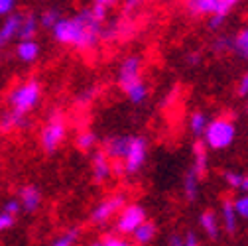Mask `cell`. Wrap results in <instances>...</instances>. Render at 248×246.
<instances>
[{
    "instance_id": "6da1fadb",
    "label": "cell",
    "mask_w": 248,
    "mask_h": 246,
    "mask_svg": "<svg viewBox=\"0 0 248 246\" xmlns=\"http://www.w3.org/2000/svg\"><path fill=\"white\" fill-rule=\"evenodd\" d=\"M51 32L59 44L73 46L79 51H91L103 40V22L93 16L91 8H83L73 18L61 16L51 28Z\"/></svg>"
},
{
    "instance_id": "7a4b0ae2",
    "label": "cell",
    "mask_w": 248,
    "mask_h": 246,
    "mask_svg": "<svg viewBox=\"0 0 248 246\" xmlns=\"http://www.w3.org/2000/svg\"><path fill=\"white\" fill-rule=\"evenodd\" d=\"M40 97H42V85L36 79H28V81L14 85L8 91L6 101H8V107L12 110L28 114L30 110L36 108V105L40 103Z\"/></svg>"
},
{
    "instance_id": "3957f363",
    "label": "cell",
    "mask_w": 248,
    "mask_h": 246,
    "mask_svg": "<svg viewBox=\"0 0 248 246\" xmlns=\"http://www.w3.org/2000/svg\"><path fill=\"white\" fill-rule=\"evenodd\" d=\"M236 138V126L231 118H215L209 120V124L203 132L205 146L211 150H225L232 146Z\"/></svg>"
},
{
    "instance_id": "277c9868",
    "label": "cell",
    "mask_w": 248,
    "mask_h": 246,
    "mask_svg": "<svg viewBox=\"0 0 248 246\" xmlns=\"http://www.w3.org/2000/svg\"><path fill=\"white\" fill-rule=\"evenodd\" d=\"M67 136V122H65V116L61 110H53L47 120H46V126L42 128V134H40V142H42V148L44 152L47 154H53L61 142L65 140Z\"/></svg>"
},
{
    "instance_id": "5b68a950",
    "label": "cell",
    "mask_w": 248,
    "mask_h": 246,
    "mask_svg": "<svg viewBox=\"0 0 248 246\" xmlns=\"http://www.w3.org/2000/svg\"><path fill=\"white\" fill-rule=\"evenodd\" d=\"M146 156H148V142L142 136H130L128 142V150L122 158V166H124V173L126 175H136L142 166L146 164Z\"/></svg>"
},
{
    "instance_id": "8992f818",
    "label": "cell",
    "mask_w": 248,
    "mask_h": 246,
    "mask_svg": "<svg viewBox=\"0 0 248 246\" xmlns=\"http://www.w3.org/2000/svg\"><path fill=\"white\" fill-rule=\"evenodd\" d=\"M146 219V211L142 205L132 203V205H124L118 211V221H116V232L122 236H128L134 232V229Z\"/></svg>"
},
{
    "instance_id": "52a82bcc",
    "label": "cell",
    "mask_w": 248,
    "mask_h": 246,
    "mask_svg": "<svg viewBox=\"0 0 248 246\" xmlns=\"http://www.w3.org/2000/svg\"><path fill=\"white\" fill-rule=\"evenodd\" d=\"M116 79H118V85L122 91H126L128 87L140 83L142 81V57L140 55H128L126 59H122Z\"/></svg>"
},
{
    "instance_id": "ba28073f",
    "label": "cell",
    "mask_w": 248,
    "mask_h": 246,
    "mask_svg": "<svg viewBox=\"0 0 248 246\" xmlns=\"http://www.w3.org/2000/svg\"><path fill=\"white\" fill-rule=\"evenodd\" d=\"M126 205V197L124 195H112L108 199H103L91 213V223L93 225H105L108 223L114 215H118V211Z\"/></svg>"
},
{
    "instance_id": "9c48e42d",
    "label": "cell",
    "mask_w": 248,
    "mask_h": 246,
    "mask_svg": "<svg viewBox=\"0 0 248 246\" xmlns=\"http://www.w3.org/2000/svg\"><path fill=\"white\" fill-rule=\"evenodd\" d=\"M185 8L191 16H227L219 0H185Z\"/></svg>"
},
{
    "instance_id": "30bf717a",
    "label": "cell",
    "mask_w": 248,
    "mask_h": 246,
    "mask_svg": "<svg viewBox=\"0 0 248 246\" xmlns=\"http://www.w3.org/2000/svg\"><path fill=\"white\" fill-rule=\"evenodd\" d=\"M91 169H93V179L97 183H105L112 169H110V158L105 154V150H97L93 154V164H91Z\"/></svg>"
},
{
    "instance_id": "8fae6325",
    "label": "cell",
    "mask_w": 248,
    "mask_h": 246,
    "mask_svg": "<svg viewBox=\"0 0 248 246\" xmlns=\"http://www.w3.org/2000/svg\"><path fill=\"white\" fill-rule=\"evenodd\" d=\"M128 142H130V136H110L103 142V150L110 160H122L128 150Z\"/></svg>"
},
{
    "instance_id": "7c38bea8",
    "label": "cell",
    "mask_w": 248,
    "mask_h": 246,
    "mask_svg": "<svg viewBox=\"0 0 248 246\" xmlns=\"http://www.w3.org/2000/svg\"><path fill=\"white\" fill-rule=\"evenodd\" d=\"M201 175L191 168L187 173L183 175V197L187 203H195L199 197V189H201Z\"/></svg>"
},
{
    "instance_id": "4fadbf2b",
    "label": "cell",
    "mask_w": 248,
    "mask_h": 246,
    "mask_svg": "<svg viewBox=\"0 0 248 246\" xmlns=\"http://www.w3.org/2000/svg\"><path fill=\"white\" fill-rule=\"evenodd\" d=\"M18 201H20V207L28 213H34L38 211L40 203H42V193L36 185H26L20 189V195H18Z\"/></svg>"
},
{
    "instance_id": "5bb4252c",
    "label": "cell",
    "mask_w": 248,
    "mask_h": 246,
    "mask_svg": "<svg viewBox=\"0 0 248 246\" xmlns=\"http://www.w3.org/2000/svg\"><path fill=\"white\" fill-rule=\"evenodd\" d=\"M221 221H223V227H225L227 234L234 238V234L238 231V215H236L234 205H232L231 199H225L223 205H221Z\"/></svg>"
},
{
    "instance_id": "9a60e30c",
    "label": "cell",
    "mask_w": 248,
    "mask_h": 246,
    "mask_svg": "<svg viewBox=\"0 0 248 246\" xmlns=\"http://www.w3.org/2000/svg\"><path fill=\"white\" fill-rule=\"evenodd\" d=\"M199 225H201V229H203V232L207 234L209 240H219L221 238V223H219L217 213H213V211L201 213Z\"/></svg>"
},
{
    "instance_id": "2e32d148",
    "label": "cell",
    "mask_w": 248,
    "mask_h": 246,
    "mask_svg": "<svg viewBox=\"0 0 248 246\" xmlns=\"http://www.w3.org/2000/svg\"><path fill=\"white\" fill-rule=\"evenodd\" d=\"M130 236L134 238V244H150V242L156 240V236H158V227H156V223H154V221L144 219L134 229V232Z\"/></svg>"
},
{
    "instance_id": "e0dca14e",
    "label": "cell",
    "mask_w": 248,
    "mask_h": 246,
    "mask_svg": "<svg viewBox=\"0 0 248 246\" xmlns=\"http://www.w3.org/2000/svg\"><path fill=\"white\" fill-rule=\"evenodd\" d=\"M30 124L28 122V114L18 112V110H8L0 118V130L2 132H12L16 128H26Z\"/></svg>"
},
{
    "instance_id": "ac0fdd59",
    "label": "cell",
    "mask_w": 248,
    "mask_h": 246,
    "mask_svg": "<svg viewBox=\"0 0 248 246\" xmlns=\"http://www.w3.org/2000/svg\"><path fill=\"white\" fill-rule=\"evenodd\" d=\"M16 55L24 61V63H32V61L40 55V46L32 40H20V44L16 46Z\"/></svg>"
},
{
    "instance_id": "d6986e66",
    "label": "cell",
    "mask_w": 248,
    "mask_h": 246,
    "mask_svg": "<svg viewBox=\"0 0 248 246\" xmlns=\"http://www.w3.org/2000/svg\"><path fill=\"white\" fill-rule=\"evenodd\" d=\"M236 57L248 61V26H244L240 32L232 38V49H231Z\"/></svg>"
},
{
    "instance_id": "ffe728a7",
    "label": "cell",
    "mask_w": 248,
    "mask_h": 246,
    "mask_svg": "<svg viewBox=\"0 0 248 246\" xmlns=\"http://www.w3.org/2000/svg\"><path fill=\"white\" fill-rule=\"evenodd\" d=\"M193 169L201 177L207 173V146H205V142L193 144Z\"/></svg>"
},
{
    "instance_id": "44dd1931",
    "label": "cell",
    "mask_w": 248,
    "mask_h": 246,
    "mask_svg": "<svg viewBox=\"0 0 248 246\" xmlns=\"http://www.w3.org/2000/svg\"><path fill=\"white\" fill-rule=\"evenodd\" d=\"M20 22H22V16H20V14H12V16L6 18V22L2 24V28H0V38L4 40V44L18 36Z\"/></svg>"
},
{
    "instance_id": "7402d4cb",
    "label": "cell",
    "mask_w": 248,
    "mask_h": 246,
    "mask_svg": "<svg viewBox=\"0 0 248 246\" xmlns=\"http://www.w3.org/2000/svg\"><path fill=\"white\" fill-rule=\"evenodd\" d=\"M38 32V20L34 14H28V16H22V22H20V30H18V38L20 40H32Z\"/></svg>"
},
{
    "instance_id": "603a6c76",
    "label": "cell",
    "mask_w": 248,
    "mask_h": 246,
    "mask_svg": "<svg viewBox=\"0 0 248 246\" xmlns=\"http://www.w3.org/2000/svg\"><path fill=\"white\" fill-rule=\"evenodd\" d=\"M207 124H209V116H207L205 112H201V110H195V112L189 116V130H191V134H193L195 138H201V136H203Z\"/></svg>"
},
{
    "instance_id": "cb8c5ba5",
    "label": "cell",
    "mask_w": 248,
    "mask_h": 246,
    "mask_svg": "<svg viewBox=\"0 0 248 246\" xmlns=\"http://www.w3.org/2000/svg\"><path fill=\"white\" fill-rule=\"evenodd\" d=\"M79 236H81V229H69V231H65L63 234H61L59 238H55L53 244L55 246H73L79 240Z\"/></svg>"
},
{
    "instance_id": "d4e9b609",
    "label": "cell",
    "mask_w": 248,
    "mask_h": 246,
    "mask_svg": "<svg viewBox=\"0 0 248 246\" xmlns=\"http://www.w3.org/2000/svg\"><path fill=\"white\" fill-rule=\"evenodd\" d=\"M95 144H97V136H95V132H91V130H83V132L77 136V146H79V150H83V152L93 150V148H95Z\"/></svg>"
},
{
    "instance_id": "484cf974",
    "label": "cell",
    "mask_w": 248,
    "mask_h": 246,
    "mask_svg": "<svg viewBox=\"0 0 248 246\" xmlns=\"http://www.w3.org/2000/svg\"><path fill=\"white\" fill-rule=\"evenodd\" d=\"M231 49H232V38L231 36H227V34L217 36V40L213 42V51L215 53L223 55V53H229Z\"/></svg>"
},
{
    "instance_id": "4316f807",
    "label": "cell",
    "mask_w": 248,
    "mask_h": 246,
    "mask_svg": "<svg viewBox=\"0 0 248 246\" xmlns=\"http://www.w3.org/2000/svg\"><path fill=\"white\" fill-rule=\"evenodd\" d=\"M97 244H101V246H128V242L122 238V234H112V232H108V234H103L99 240H97Z\"/></svg>"
},
{
    "instance_id": "83f0119b",
    "label": "cell",
    "mask_w": 248,
    "mask_h": 246,
    "mask_svg": "<svg viewBox=\"0 0 248 246\" xmlns=\"http://www.w3.org/2000/svg\"><path fill=\"white\" fill-rule=\"evenodd\" d=\"M232 205H234V211H236L238 217L244 219V221H248V193L236 197V199L232 201Z\"/></svg>"
},
{
    "instance_id": "f1b7e54d",
    "label": "cell",
    "mask_w": 248,
    "mask_h": 246,
    "mask_svg": "<svg viewBox=\"0 0 248 246\" xmlns=\"http://www.w3.org/2000/svg\"><path fill=\"white\" fill-rule=\"evenodd\" d=\"M242 177H244V173H240V171H225V181H227V185L231 187V189H236V191H240V185H242Z\"/></svg>"
},
{
    "instance_id": "f546056e",
    "label": "cell",
    "mask_w": 248,
    "mask_h": 246,
    "mask_svg": "<svg viewBox=\"0 0 248 246\" xmlns=\"http://www.w3.org/2000/svg\"><path fill=\"white\" fill-rule=\"evenodd\" d=\"M59 18H61V12H59V10H55V8H51V10H46V12L42 14V20H40V24H42L44 28L51 30Z\"/></svg>"
},
{
    "instance_id": "4dcf8cb0",
    "label": "cell",
    "mask_w": 248,
    "mask_h": 246,
    "mask_svg": "<svg viewBox=\"0 0 248 246\" xmlns=\"http://www.w3.org/2000/svg\"><path fill=\"white\" fill-rule=\"evenodd\" d=\"M14 223H16V215H10L6 211L0 213V232H4L10 227H14Z\"/></svg>"
},
{
    "instance_id": "1f68e13d",
    "label": "cell",
    "mask_w": 248,
    "mask_h": 246,
    "mask_svg": "<svg viewBox=\"0 0 248 246\" xmlns=\"http://www.w3.org/2000/svg\"><path fill=\"white\" fill-rule=\"evenodd\" d=\"M97 91H99L97 87H91V89L83 91V93H81V95H79V97L75 99V101H77V105H89V103H91L93 99H95V95H97Z\"/></svg>"
},
{
    "instance_id": "d6a6232c",
    "label": "cell",
    "mask_w": 248,
    "mask_h": 246,
    "mask_svg": "<svg viewBox=\"0 0 248 246\" xmlns=\"http://www.w3.org/2000/svg\"><path fill=\"white\" fill-rule=\"evenodd\" d=\"M91 12H93V16H95L99 22H105V18H107V6H103V4H93V6H91Z\"/></svg>"
},
{
    "instance_id": "836d02e7",
    "label": "cell",
    "mask_w": 248,
    "mask_h": 246,
    "mask_svg": "<svg viewBox=\"0 0 248 246\" xmlns=\"http://www.w3.org/2000/svg\"><path fill=\"white\" fill-rule=\"evenodd\" d=\"M197 244H201V240L197 238V234L193 231H187L183 234V246H197Z\"/></svg>"
},
{
    "instance_id": "e575fe53",
    "label": "cell",
    "mask_w": 248,
    "mask_h": 246,
    "mask_svg": "<svg viewBox=\"0 0 248 246\" xmlns=\"http://www.w3.org/2000/svg\"><path fill=\"white\" fill-rule=\"evenodd\" d=\"M20 209H22V207H20V201H18V199H10V201L4 203V209H2V211L10 213V215H18Z\"/></svg>"
},
{
    "instance_id": "d590c367",
    "label": "cell",
    "mask_w": 248,
    "mask_h": 246,
    "mask_svg": "<svg viewBox=\"0 0 248 246\" xmlns=\"http://www.w3.org/2000/svg\"><path fill=\"white\" fill-rule=\"evenodd\" d=\"M14 10V0H0V16H8Z\"/></svg>"
},
{
    "instance_id": "8d00e7d4",
    "label": "cell",
    "mask_w": 248,
    "mask_h": 246,
    "mask_svg": "<svg viewBox=\"0 0 248 246\" xmlns=\"http://www.w3.org/2000/svg\"><path fill=\"white\" fill-rule=\"evenodd\" d=\"M238 97H248V71L242 75L238 83Z\"/></svg>"
},
{
    "instance_id": "74e56055",
    "label": "cell",
    "mask_w": 248,
    "mask_h": 246,
    "mask_svg": "<svg viewBox=\"0 0 248 246\" xmlns=\"http://www.w3.org/2000/svg\"><path fill=\"white\" fill-rule=\"evenodd\" d=\"M225 20H227V16H211L209 28H211V30H219V28L225 24Z\"/></svg>"
},
{
    "instance_id": "f35d334b",
    "label": "cell",
    "mask_w": 248,
    "mask_h": 246,
    "mask_svg": "<svg viewBox=\"0 0 248 246\" xmlns=\"http://www.w3.org/2000/svg\"><path fill=\"white\" fill-rule=\"evenodd\" d=\"M168 244H171V246H183V234H177V232L170 234Z\"/></svg>"
},
{
    "instance_id": "ab89813d",
    "label": "cell",
    "mask_w": 248,
    "mask_h": 246,
    "mask_svg": "<svg viewBox=\"0 0 248 246\" xmlns=\"http://www.w3.org/2000/svg\"><path fill=\"white\" fill-rule=\"evenodd\" d=\"M219 2H221V6L225 8V12H231V10L240 2V0H219Z\"/></svg>"
},
{
    "instance_id": "60d3db41",
    "label": "cell",
    "mask_w": 248,
    "mask_h": 246,
    "mask_svg": "<svg viewBox=\"0 0 248 246\" xmlns=\"http://www.w3.org/2000/svg\"><path fill=\"white\" fill-rule=\"evenodd\" d=\"M199 61H201V53H189L185 57V63H189V65H197Z\"/></svg>"
},
{
    "instance_id": "b9f144b4",
    "label": "cell",
    "mask_w": 248,
    "mask_h": 246,
    "mask_svg": "<svg viewBox=\"0 0 248 246\" xmlns=\"http://www.w3.org/2000/svg\"><path fill=\"white\" fill-rule=\"evenodd\" d=\"M140 2H144V0H126V6H124V8H126V10H134Z\"/></svg>"
},
{
    "instance_id": "7bdbcfd3",
    "label": "cell",
    "mask_w": 248,
    "mask_h": 246,
    "mask_svg": "<svg viewBox=\"0 0 248 246\" xmlns=\"http://www.w3.org/2000/svg\"><path fill=\"white\" fill-rule=\"evenodd\" d=\"M240 191H242V193H248V173H244V177H242V185H240Z\"/></svg>"
},
{
    "instance_id": "ee69618b",
    "label": "cell",
    "mask_w": 248,
    "mask_h": 246,
    "mask_svg": "<svg viewBox=\"0 0 248 246\" xmlns=\"http://www.w3.org/2000/svg\"><path fill=\"white\" fill-rule=\"evenodd\" d=\"M93 2H95V4H103V6H112L114 2H116V0H93Z\"/></svg>"
},
{
    "instance_id": "f6af8a7d",
    "label": "cell",
    "mask_w": 248,
    "mask_h": 246,
    "mask_svg": "<svg viewBox=\"0 0 248 246\" xmlns=\"http://www.w3.org/2000/svg\"><path fill=\"white\" fill-rule=\"evenodd\" d=\"M2 46H4V40H2V38H0V47H2Z\"/></svg>"
}]
</instances>
